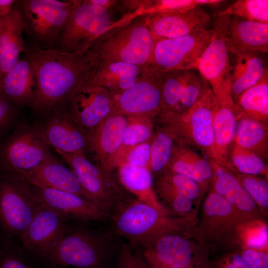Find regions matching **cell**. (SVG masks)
Masks as SVG:
<instances>
[{
	"instance_id": "obj_1",
	"label": "cell",
	"mask_w": 268,
	"mask_h": 268,
	"mask_svg": "<svg viewBox=\"0 0 268 268\" xmlns=\"http://www.w3.org/2000/svg\"><path fill=\"white\" fill-rule=\"evenodd\" d=\"M24 53L35 71L37 91L31 107L39 116L65 110L72 96L87 83L99 63L97 55L90 49L81 54L26 47Z\"/></svg>"
},
{
	"instance_id": "obj_2",
	"label": "cell",
	"mask_w": 268,
	"mask_h": 268,
	"mask_svg": "<svg viewBox=\"0 0 268 268\" xmlns=\"http://www.w3.org/2000/svg\"><path fill=\"white\" fill-rule=\"evenodd\" d=\"M110 217L114 232L141 249L167 234L191 237L194 226L137 199L122 201Z\"/></svg>"
},
{
	"instance_id": "obj_3",
	"label": "cell",
	"mask_w": 268,
	"mask_h": 268,
	"mask_svg": "<svg viewBox=\"0 0 268 268\" xmlns=\"http://www.w3.org/2000/svg\"><path fill=\"white\" fill-rule=\"evenodd\" d=\"M110 232L68 225L45 263L53 268H108L114 251Z\"/></svg>"
},
{
	"instance_id": "obj_4",
	"label": "cell",
	"mask_w": 268,
	"mask_h": 268,
	"mask_svg": "<svg viewBox=\"0 0 268 268\" xmlns=\"http://www.w3.org/2000/svg\"><path fill=\"white\" fill-rule=\"evenodd\" d=\"M217 103V96L211 89L187 112H161L159 116L163 127L174 135L177 141L199 152L216 164L213 118Z\"/></svg>"
},
{
	"instance_id": "obj_5",
	"label": "cell",
	"mask_w": 268,
	"mask_h": 268,
	"mask_svg": "<svg viewBox=\"0 0 268 268\" xmlns=\"http://www.w3.org/2000/svg\"><path fill=\"white\" fill-rule=\"evenodd\" d=\"M244 221L223 198L209 190L193 226L192 238L210 255H220L239 248L238 227Z\"/></svg>"
},
{
	"instance_id": "obj_6",
	"label": "cell",
	"mask_w": 268,
	"mask_h": 268,
	"mask_svg": "<svg viewBox=\"0 0 268 268\" xmlns=\"http://www.w3.org/2000/svg\"><path fill=\"white\" fill-rule=\"evenodd\" d=\"M154 44L144 19L140 17L122 25L114 24L89 49L100 62H122L145 67Z\"/></svg>"
},
{
	"instance_id": "obj_7",
	"label": "cell",
	"mask_w": 268,
	"mask_h": 268,
	"mask_svg": "<svg viewBox=\"0 0 268 268\" xmlns=\"http://www.w3.org/2000/svg\"><path fill=\"white\" fill-rule=\"evenodd\" d=\"M116 3V0H74L55 49L85 53L114 25L110 9Z\"/></svg>"
},
{
	"instance_id": "obj_8",
	"label": "cell",
	"mask_w": 268,
	"mask_h": 268,
	"mask_svg": "<svg viewBox=\"0 0 268 268\" xmlns=\"http://www.w3.org/2000/svg\"><path fill=\"white\" fill-rule=\"evenodd\" d=\"M17 2L30 45L28 47L55 49L74 0H22Z\"/></svg>"
},
{
	"instance_id": "obj_9",
	"label": "cell",
	"mask_w": 268,
	"mask_h": 268,
	"mask_svg": "<svg viewBox=\"0 0 268 268\" xmlns=\"http://www.w3.org/2000/svg\"><path fill=\"white\" fill-rule=\"evenodd\" d=\"M40 205L22 175L0 172V232L6 241L20 239Z\"/></svg>"
},
{
	"instance_id": "obj_10",
	"label": "cell",
	"mask_w": 268,
	"mask_h": 268,
	"mask_svg": "<svg viewBox=\"0 0 268 268\" xmlns=\"http://www.w3.org/2000/svg\"><path fill=\"white\" fill-rule=\"evenodd\" d=\"M53 156L34 124H18L0 144V172L24 176Z\"/></svg>"
},
{
	"instance_id": "obj_11",
	"label": "cell",
	"mask_w": 268,
	"mask_h": 268,
	"mask_svg": "<svg viewBox=\"0 0 268 268\" xmlns=\"http://www.w3.org/2000/svg\"><path fill=\"white\" fill-rule=\"evenodd\" d=\"M213 37V30L207 29L180 37L156 40L146 66L163 72L197 70L201 55Z\"/></svg>"
},
{
	"instance_id": "obj_12",
	"label": "cell",
	"mask_w": 268,
	"mask_h": 268,
	"mask_svg": "<svg viewBox=\"0 0 268 268\" xmlns=\"http://www.w3.org/2000/svg\"><path fill=\"white\" fill-rule=\"evenodd\" d=\"M57 153L75 175L86 199L110 217L119 203L125 200L110 173L90 161L83 152Z\"/></svg>"
},
{
	"instance_id": "obj_13",
	"label": "cell",
	"mask_w": 268,
	"mask_h": 268,
	"mask_svg": "<svg viewBox=\"0 0 268 268\" xmlns=\"http://www.w3.org/2000/svg\"><path fill=\"white\" fill-rule=\"evenodd\" d=\"M141 255L176 268H212L209 251L191 237L179 234L157 238L142 249Z\"/></svg>"
},
{
	"instance_id": "obj_14",
	"label": "cell",
	"mask_w": 268,
	"mask_h": 268,
	"mask_svg": "<svg viewBox=\"0 0 268 268\" xmlns=\"http://www.w3.org/2000/svg\"><path fill=\"white\" fill-rule=\"evenodd\" d=\"M162 73L146 66L127 89L112 94L115 112L128 117L151 118L162 112Z\"/></svg>"
},
{
	"instance_id": "obj_15",
	"label": "cell",
	"mask_w": 268,
	"mask_h": 268,
	"mask_svg": "<svg viewBox=\"0 0 268 268\" xmlns=\"http://www.w3.org/2000/svg\"><path fill=\"white\" fill-rule=\"evenodd\" d=\"M66 220L56 211L40 204L20 239L22 247L32 256L45 263L65 230Z\"/></svg>"
},
{
	"instance_id": "obj_16",
	"label": "cell",
	"mask_w": 268,
	"mask_h": 268,
	"mask_svg": "<svg viewBox=\"0 0 268 268\" xmlns=\"http://www.w3.org/2000/svg\"><path fill=\"white\" fill-rule=\"evenodd\" d=\"M34 124L43 141L57 152H83L88 146V133L77 125L65 110L40 116Z\"/></svg>"
},
{
	"instance_id": "obj_17",
	"label": "cell",
	"mask_w": 268,
	"mask_h": 268,
	"mask_svg": "<svg viewBox=\"0 0 268 268\" xmlns=\"http://www.w3.org/2000/svg\"><path fill=\"white\" fill-rule=\"evenodd\" d=\"M65 111L88 133L115 112L112 94L101 86L86 83L75 92Z\"/></svg>"
},
{
	"instance_id": "obj_18",
	"label": "cell",
	"mask_w": 268,
	"mask_h": 268,
	"mask_svg": "<svg viewBox=\"0 0 268 268\" xmlns=\"http://www.w3.org/2000/svg\"><path fill=\"white\" fill-rule=\"evenodd\" d=\"M230 17L215 16L212 21L213 39L201 55L197 67L216 95L228 78L230 58L226 33Z\"/></svg>"
},
{
	"instance_id": "obj_19",
	"label": "cell",
	"mask_w": 268,
	"mask_h": 268,
	"mask_svg": "<svg viewBox=\"0 0 268 268\" xmlns=\"http://www.w3.org/2000/svg\"><path fill=\"white\" fill-rule=\"evenodd\" d=\"M217 96V103L213 118L217 165L232 172L229 153L234 144L238 121L242 114L230 94L228 78Z\"/></svg>"
},
{
	"instance_id": "obj_20",
	"label": "cell",
	"mask_w": 268,
	"mask_h": 268,
	"mask_svg": "<svg viewBox=\"0 0 268 268\" xmlns=\"http://www.w3.org/2000/svg\"><path fill=\"white\" fill-rule=\"evenodd\" d=\"M128 117L114 112L88 133V146L97 165L110 173L122 146Z\"/></svg>"
},
{
	"instance_id": "obj_21",
	"label": "cell",
	"mask_w": 268,
	"mask_h": 268,
	"mask_svg": "<svg viewBox=\"0 0 268 268\" xmlns=\"http://www.w3.org/2000/svg\"><path fill=\"white\" fill-rule=\"evenodd\" d=\"M142 17L155 41L206 30L211 22L210 15L201 6L184 12L158 13Z\"/></svg>"
},
{
	"instance_id": "obj_22",
	"label": "cell",
	"mask_w": 268,
	"mask_h": 268,
	"mask_svg": "<svg viewBox=\"0 0 268 268\" xmlns=\"http://www.w3.org/2000/svg\"><path fill=\"white\" fill-rule=\"evenodd\" d=\"M33 193L42 205L65 219L81 221H104L108 217L93 202L77 195L47 187L31 185Z\"/></svg>"
},
{
	"instance_id": "obj_23",
	"label": "cell",
	"mask_w": 268,
	"mask_h": 268,
	"mask_svg": "<svg viewBox=\"0 0 268 268\" xmlns=\"http://www.w3.org/2000/svg\"><path fill=\"white\" fill-rule=\"evenodd\" d=\"M214 172L209 187L223 198L245 221L266 219L253 199L241 185L234 173L213 163Z\"/></svg>"
},
{
	"instance_id": "obj_24",
	"label": "cell",
	"mask_w": 268,
	"mask_h": 268,
	"mask_svg": "<svg viewBox=\"0 0 268 268\" xmlns=\"http://www.w3.org/2000/svg\"><path fill=\"white\" fill-rule=\"evenodd\" d=\"M25 29L18 5L0 18V83L6 73L18 62L20 53L26 49L23 38Z\"/></svg>"
},
{
	"instance_id": "obj_25",
	"label": "cell",
	"mask_w": 268,
	"mask_h": 268,
	"mask_svg": "<svg viewBox=\"0 0 268 268\" xmlns=\"http://www.w3.org/2000/svg\"><path fill=\"white\" fill-rule=\"evenodd\" d=\"M263 53L233 52L229 53L228 75L230 93L234 101L243 91L258 82L268 70Z\"/></svg>"
},
{
	"instance_id": "obj_26",
	"label": "cell",
	"mask_w": 268,
	"mask_h": 268,
	"mask_svg": "<svg viewBox=\"0 0 268 268\" xmlns=\"http://www.w3.org/2000/svg\"><path fill=\"white\" fill-rule=\"evenodd\" d=\"M37 91L35 71L25 56L6 73L0 83V95L18 105L32 106Z\"/></svg>"
},
{
	"instance_id": "obj_27",
	"label": "cell",
	"mask_w": 268,
	"mask_h": 268,
	"mask_svg": "<svg viewBox=\"0 0 268 268\" xmlns=\"http://www.w3.org/2000/svg\"><path fill=\"white\" fill-rule=\"evenodd\" d=\"M229 53L268 51V23L230 16L227 29Z\"/></svg>"
},
{
	"instance_id": "obj_28",
	"label": "cell",
	"mask_w": 268,
	"mask_h": 268,
	"mask_svg": "<svg viewBox=\"0 0 268 268\" xmlns=\"http://www.w3.org/2000/svg\"><path fill=\"white\" fill-rule=\"evenodd\" d=\"M166 169L194 180L199 184L204 194L209 189L214 172L213 162L177 141Z\"/></svg>"
},
{
	"instance_id": "obj_29",
	"label": "cell",
	"mask_w": 268,
	"mask_h": 268,
	"mask_svg": "<svg viewBox=\"0 0 268 268\" xmlns=\"http://www.w3.org/2000/svg\"><path fill=\"white\" fill-rule=\"evenodd\" d=\"M23 177L31 185L69 192L86 199L75 175L54 155Z\"/></svg>"
},
{
	"instance_id": "obj_30",
	"label": "cell",
	"mask_w": 268,
	"mask_h": 268,
	"mask_svg": "<svg viewBox=\"0 0 268 268\" xmlns=\"http://www.w3.org/2000/svg\"><path fill=\"white\" fill-rule=\"evenodd\" d=\"M145 67L122 62H100L86 84L101 86L111 94L119 93L132 86Z\"/></svg>"
},
{
	"instance_id": "obj_31",
	"label": "cell",
	"mask_w": 268,
	"mask_h": 268,
	"mask_svg": "<svg viewBox=\"0 0 268 268\" xmlns=\"http://www.w3.org/2000/svg\"><path fill=\"white\" fill-rule=\"evenodd\" d=\"M119 166L120 181L136 196L137 200L170 214L159 201L153 188L152 173L149 168L127 164Z\"/></svg>"
},
{
	"instance_id": "obj_32",
	"label": "cell",
	"mask_w": 268,
	"mask_h": 268,
	"mask_svg": "<svg viewBox=\"0 0 268 268\" xmlns=\"http://www.w3.org/2000/svg\"><path fill=\"white\" fill-rule=\"evenodd\" d=\"M234 144L268 162V124L242 116L237 123Z\"/></svg>"
},
{
	"instance_id": "obj_33",
	"label": "cell",
	"mask_w": 268,
	"mask_h": 268,
	"mask_svg": "<svg viewBox=\"0 0 268 268\" xmlns=\"http://www.w3.org/2000/svg\"><path fill=\"white\" fill-rule=\"evenodd\" d=\"M223 1L219 0H129L127 15L130 20H133L154 14L184 12L198 6L215 5Z\"/></svg>"
},
{
	"instance_id": "obj_34",
	"label": "cell",
	"mask_w": 268,
	"mask_h": 268,
	"mask_svg": "<svg viewBox=\"0 0 268 268\" xmlns=\"http://www.w3.org/2000/svg\"><path fill=\"white\" fill-rule=\"evenodd\" d=\"M235 102L242 116L268 124V72L243 91Z\"/></svg>"
},
{
	"instance_id": "obj_35",
	"label": "cell",
	"mask_w": 268,
	"mask_h": 268,
	"mask_svg": "<svg viewBox=\"0 0 268 268\" xmlns=\"http://www.w3.org/2000/svg\"><path fill=\"white\" fill-rule=\"evenodd\" d=\"M155 192L162 205L173 216L184 218L192 226L198 220L199 207L185 196L166 187L156 185Z\"/></svg>"
},
{
	"instance_id": "obj_36",
	"label": "cell",
	"mask_w": 268,
	"mask_h": 268,
	"mask_svg": "<svg viewBox=\"0 0 268 268\" xmlns=\"http://www.w3.org/2000/svg\"><path fill=\"white\" fill-rule=\"evenodd\" d=\"M228 159L233 173L259 176L268 180V162L255 153L233 144Z\"/></svg>"
},
{
	"instance_id": "obj_37",
	"label": "cell",
	"mask_w": 268,
	"mask_h": 268,
	"mask_svg": "<svg viewBox=\"0 0 268 268\" xmlns=\"http://www.w3.org/2000/svg\"><path fill=\"white\" fill-rule=\"evenodd\" d=\"M239 248L268 251V226L265 219L242 222L238 230Z\"/></svg>"
},
{
	"instance_id": "obj_38",
	"label": "cell",
	"mask_w": 268,
	"mask_h": 268,
	"mask_svg": "<svg viewBox=\"0 0 268 268\" xmlns=\"http://www.w3.org/2000/svg\"><path fill=\"white\" fill-rule=\"evenodd\" d=\"M197 70H186L178 108L175 113L187 112L211 89L208 82Z\"/></svg>"
},
{
	"instance_id": "obj_39",
	"label": "cell",
	"mask_w": 268,
	"mask_h": 268,
	"mask_svg": "<svg viewBox=\"0 0 268 268\" xmlns=\"http://www.w3.org/2000/svg\"><path fill=\"white\" fill-rule=\"evenodd\" d=\"M176 141L174 135L164 127L153 136L149 167L151 173L159 174L166 169Z\"/></svg>"
},
{
	"instance_id": "obj_40",
	"label": "cell",
	"mask_w": 268,
	"mask_h": 268,
	"mask_svg": "<svg viewBox=\"0 0 268 268\" xmlns=\"http://www.w3.org/2000/svg\"><path fill=\"white\" fill-rule=\"evenodd\" d=\"M156 185L166 187L185 196L198 207L204 195L200 186L195 181L167 169L159 174Z\"/></svg>"
},
{
	"instance_id": "obj_41",
	"label": "cell",
	"mask_w": 268,
	"mask_h": 268,
	"mask_svg": "<svg viewBox=\"0 0 268 268\" xmlns=\"http://www.w3.org/2000/svg\"><path fill=\"white\" fill-rule=\"evenodd\" d=\"M215 15L234 16L244 20L268 23V0H238Z\"/></svg>"
},
{
	"instance_id": "obj_42",
	"label": "cell",
	"mask_w": 268,
	"mask_h": 268,
	"mask_svg": "<svg viewBox=\"0 0 268 268\" xmlns=\"http://www.w3.org/2000/svg\"><path fill=\"white\" fill-rule=\"evenodd\" d=\"M186 70L163 72L162 83V112H176Z\"/></svg>"
},
{
	"instance_id": "obj_43",
	"label": "cell",
	"mask_w": 268,
	"mask_h": 268,
	"mask_svg": "<svg viewBox=\"0 0 268 268\" xmlns=\"http://www.w3.org/2000/svg\"><path fill=\"white\" fill-rule=\"evenodd\" d=\"M153 137V128L149 118L141 117H128L123 142L117 157L129 148L150 141Z\"/></svg>"
},
{
	"instance_id": "obj_44",
	"label": "cell",
	"mask_w": 268,
	"mask_h": 268,
	"mask_svg": "<svg viewBox=\"0 0 268 268\" xmlns=\"http://www.w3.org/2000/svg\"><path fill=\"white\" fill-rule=\"evenodd\" d=\"M234 174L261 212L266 216L268 211V180L256 175L238 173Z\"/></svg>"
},
{
	"instance_id": "obj_45",
	"label": "cell",
	"mask_w": 268,
	"mask_h": 268,
	"mask_svg": "<svg viewBox=\"0 0 268 268\" xmlns=\"http://www.w3.org/2000/svg\"><path fill=\"white\" fill-rule=\"evenodd\" d=\"M32 256L12 241H6L0 249V268H36Z\"/></svg>"
},
{
	"instance_id": "obj_46",
	"label": "cell",
	"mask_w": 268,
	"mask_h": 268,
	"mask_svg": "<svg viewBox=\"0 0 268 268\" xmlns=\"http://www.w3.org/2000/svg\"><path fill=\"white\" fill-rule=\"evenodd\" d=\"M150 141L129 148L117 156L115 166L127 164L149 168L150 161Z\"/></svg>"
},
{
	"instance_id": "obj_47",
	"label": "cell",
	"mask_w": 268,
	"mask_h": 268,
	"mask_svg": "<svg viewBox=\"0 0 268 268\" xmlns=\"http://www.w3.org/2000/svg\"><path fill=\"white\" fill-rule=\"evenodd\" d=\"M117 268H150L141 255L134 253L131 247L124 244L118 249Z\"/></svg>"
},
{
	"instance_id": "obj_48",
	"label": "cell",
	"mask_w": 268,
	"mask_h": 268,
	"mask_svg": "<svg viewBox=\"0 0 268 268\" xmlns=\"http://www.w3.org/2000/svg\"><path fill=\"white\" fill-rule=\"evenodd\" d=\"M212 268H252L243 259L238 248L218 255L211 261Z\"/></svg>"
},
{
	"instance_id": "obj_49",
	"label": "cell",
	"mask_w": 268,
	"mask_h": 268,
	"mask_svg": "<svg viewBox=\"0 0 268 268\" xmlns=\"http://www.w3.org/2000/svg\"><path fill=\"white\" fill-rule=\"evenodd\" d=\"M16 106L0 95V135L15 121L17 116Z\"/></svg>"
},
{
	"instance_id": "obj_50",
	"label": "cell",
	"mask_w": 268,
	"mask_h": 268,
	"mask_svg": "<svg viewBox=\"0 0 268 268\" xmlns=\"http://www.w3.org/2000/svg\"><path fill=\"white\" fill-rule=\"evenodd\" d=\"M238 248L243 259L252 268H268V251Z\"/></svg>"
},
{
	"instance_id": "obj_51",
	"label": "cell",
	"mask_w": 268,
	"mask_h": 268,
	"mask_svg": "<svg viewBox=\"0 0 268 268\" xmlns=\"http://www.w3.org/2000/svg\"><path fill=\"white\" fill-rule=\"evenodd\" d=\"M16 2L14 0H0V18L6 16L12 10Z\"/></svg>"
},
{
	"instance_id": "obj_52",
	"label": "cell",
	"mask_w": 268,
	"mask_h": 268,
	"mask_svg": "<svg viewBox=\"0 0 268 268\" xmlns=\"http://www.w3.org/2000/svg\"><path fill=\"white\" fill-rule=\"evenodd\" d=\"M144 260L147 263L150 268H176L170 266H166L152 260L145 259Z\"/></svg>"
}]
</instances>
